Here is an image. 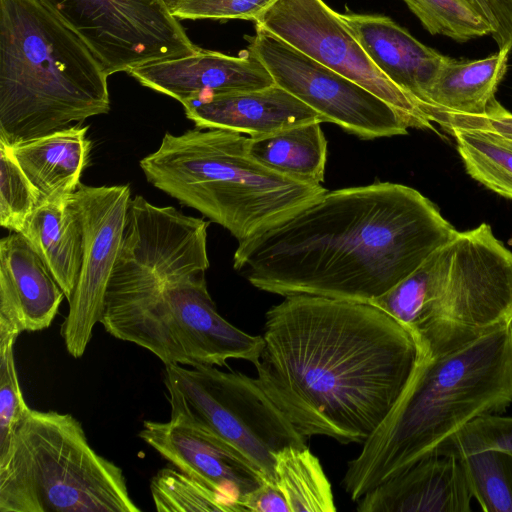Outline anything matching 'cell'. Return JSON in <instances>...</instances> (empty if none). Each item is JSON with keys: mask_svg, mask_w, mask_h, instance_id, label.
<instances>
[{"mask_svg": "<svg viewBox=\"0 0 512 512\" xmlns=\"http://www.w3.org/2000/svg\"><path fill=\"white\" fill-rule=\"evenodd\" d=\"M264 328L257 379L305 438L363 444L419 358L411 332L370 303L289 295L266 312Z\"/></svg>", "mask_w": 512, "mask_h": 512, "instance_id": "cell-1", "label": "cell"}, {"mask_svg": "<svg viewBox=\"0 0 512 512\" xmlns=\"http://www.w3.org/2000/svg\"><path fill=\"white\" fill-rule=\"evenodd\" d=\"M457 230L418 190L376 181L326 191L239 242L233 268L259 290L369 303Z\"/></svg>", "mask_w": 512, "mask_h": 512, "instance_id": "cell-2", "label": "cell"}, {"mask_svg": "<svg viewBox=\"0 0 512 512\" xmlns=\"http://www.w3.org/2000/svg\"><path fill=\"white\" fill-rule=\"evenodd\" d=\"M209 224L173 206L131 198L100 319L110 335L145 348L164 365L257 363L263 337L224 319L208 292Z\"/></svg>", "mask_w": 512, "mask_h": 512, "instance_id": "cell-3", "label": "cell"}, {"mask_svg": "<svg viewBox=\"0 0 512 512\" xmlns=\"http://www.w3.org/2000/svg\"><path fill=\"white\" fill-rule=\"evenodd\" d=\"M512 404V322L468 345L419 358L383 422L348 462L342 484L351 500L403 472L471 421Z\"/></svg>", "mask_w": 512, "mask_h": 512, "instance_id": "cell-4", "label": "cell"}, {"mask_svg": "<svg viewBox=\"0 0 512 512\" xmlns=\"http://www.w3.org/2000/svg\"><path fill=\"white\" fill-rule=\"evenodd\" d=\"M98 58L41 0H0V141L12 146L110 110Z\"/></svg>", "mask_w": 512, "mask_h": 512, "instance_id": "cell-5", "label": "cell"}, {"mask_svg": "<svg viewBox=\"0 0 512 512\" xmlns=\"http://www.w3.org/2000/svg\"><path fill=\"white\" fill-rule=\"evenodd\" d=\"M247 136L224 129L166 132L139 162L155 188L237 239H250L322 196L321 184L281 175L247 152Z\"/></svg>", "mask_w": 512, "mask_h": 512, "instance_id": "cell-6", "label": "cell"}, {"mask_svg": "<svg viewBox=\"0 0 512 512\" xmlns=\"http://www.w3.org/2000/svg\"><path fill=\"white\" fill-rule=\"evenodd\" d=\"M406 327L434 358L512 322V251L490 227L459 232L369 302Z\"/></svg>", "mask_w": 512, "mask_h": 512, "instance_id": "cell-7", "label": "cell"}, {"mask_svg": "<svg viewBox=\"0 0 512 512\" xmlns=\"http://www.w3.org/2000/svg\"><path fill=\"white\" fill-rule=\"evenodd\" d=\"M72 415L30 409L0 454V512H140Z\"/></svg>", "mask_w": 512, "mask_h": 512, "instance_id": "cell-8", "label": "cell"}, {"mask_svg": "<svg viewBox=\"0 0 512 512\" xmlns=\"http://www.w3.org/2000/svg\"><path fill=\"white\" fill-rule=\"evenodd\" d=\"M170 420L210 432L275 483V455L305 447L302 436L264 391L259 380L214 366L165 365Z\"/></svg>", "mask_w": 512, "mask_h": 512, "instance_id": "cell-9", "label": "cell"}, {"mask_svg": "<svg viewBox=\"0 0 512 512\" xmlns=\"http://www.w3.org/2000/svg\"><path fill=\"white\" fill-rule=\"evenodd\" d=\"M91 48L107 75L196 52L163 0H41Z\"/></svg>", "mask_w": 512, "mask_h": 512, "instance_id": "cell-10", "label": "cell"}, {"mask_svg": "<svg viewBox=\"0 0 512 512\" xmlns=\"http://www.w3.org/2000/svg\"><path fill=\"white\" fill-rule=\"evenodd\" d=\"M246 38L248 50L266 67L275 84L317 112L324 122L363 140L408 133L405 120L392 106L354 81L260 27Z\"/></svg>", "mask_w": 512, "mask_h": 512, "instance_id": "cell-11", "label": "cell"}, {"mask_svg": "<svg viewBox=\"0 0 512 512\" xmlns=\"http://www.w3.org/2000/svg\"><path fill=\"white\" fill-rule=\"evenodd\" d=\"M254 22L384 100L409 128L434 129L417 102L377 68L341 15L323 0H275Z\"/></svg>", "mask_w": 512, "mask_h": 512, "instance_id": "cell-12", "label": "cell"}, {"mask_svg": "<svg viewBox=\"0 0 512 512\" xmlns=\"http://www.w3.org/2000/svg\"><path fill=\"white\" fill-rule=\"evenodd\" d=\"M73 201L82 223L83 254L61 335L68 353L79 358L101 319L106 289L124 237L131 191L129 185L81 183Z\"/></svg>", "mask_w": 512, "mask_h": 512, "instance_id": "cell-13", "label": "cell"}, {"mask_svg": "<svg viewBox=\"0 0 512 512\" xmlns=\"http://www.w3.org/2000/svg\"><path fill=\"white\" fill-rule=\"evenodd\" d=\"M138 435L177 469L239 504L264 481L238 453L203 429L173 420L144 421Z\"/></svg>", "mask_w": 512, "mask_h": 512, "instance_id": "cell-14", "label": "cell"}, {"mask_svg": "<svg viewBox=\"0 0 512 512\" xmlns=\"http://www.w3.org/2000/svg\"><path fill=\"white\" fill-rule=\"evenodd\" d=\"M127 73L142 86L180 103L200 93L248 91L275 84L266 67L248 49L229 56L199 47L192 54L140 65Z\"/></svg>", "mask_w": 512, "mask_h": 512, "instance_id": "cell-15", "label": "cell"}, {"mask_svg": "<svg viewBox=\"0 0 512 512\" xmlns=\"http://www.w3.org/2000/svg\"><path fill=\"white\" fill-rule=\"evenodd\" d=\"M65 294L21 234L0 240V338L48 328Z\"/></svg>", "mask_w": 512, "mask_h": 512, "instance_id": "cell-16", "label": "cell"}, {"mask_svg": "<svg viewBox=\"0 0 512 512\" xmlns=\"http://www.w3.org/2000/svg\"><path fill=\"white\" fill-rule=\"evenodd\" d=\"M473 498L460 456L435 450L366 492L358 512H470Z\"/></svg>", "mask_w": 512, "mask_h": 512, "instance_id": "cell-17", "label": "cell"}, {"mask_svg": "<svg viewBox=\"0 0 512 512\" xmlns=\"http://www.w3.org/2000/svg\"><path fill=\"white\" fill-rule=\"evenodd\" d=\"M186 117L199 129H224L261 136L322 117L274 84L248 91L200 93L181 103Z\"/></svg>", "mask_w": 512, "mask_h": 512, "instance_id": "cell-18", "label": "cell"}, {"mask_svg": "<svg viewBox=\"0 0 512 512\" xmlns=\"http://www.w3.org/2000/svg\"><path fill=\"white\" fill-rule=\"evenodd\" d=\"M340 15L377 68L422 109L449 56L421 43L388 16Z\"/></svg>", "mask_w": 512, "mask_h": 512, "instance_id": "cell-19", "label": "cell"}, {"mask_svg": "<svg viewBox=\"0 0 512 512\" xmlns=\"http://www.w3.org/2000/svg\"><path fill=\"white\" fill-rule=\"evenodd\" d=\"M81 123L10 146L44 202L71 197L89 163L88 126Z\"/></svg>", "mask_w": 512, "mask_h": 512, "instance_id": "cell-20", "label": "cell"}, {"mask_svg": "<svg viewBox=\"0 0 512 512\" xmlns=\"http://www.w3.org/2000/svg\"><path fill=\"white\" fill-rule=\"evenodd\" d=\"M456 140L466 172L491 191L512 200V113L497 100L481 115H466Z\"/></svg>", "mask_w": 512, "mask_h": 512, "instance_id": "cell-21", "label": "cell"}, {"mask_svg": "<svg viewBox=\"0 0 512 512\" xmlns=\"http://www.w3.org/2000/svg\"><path fill=\"white\" fill-rule=\"evenodd\" d=\"M511 51L512 47H505L471 61L449 57L429 91L423 112L429 119L434 113L484 114L496 101L495 93L506 74Z\"/></svg>", "mask_w": 512, "mask_h": 512, "instance_id": "cell-22", "label": "cell"}, {"mask_svg": "<svg viewBox=\"0 0 512 512\" xmlns=\"http://www.w3.org/2000/svg\"><path fill=\"white\" fill-rule=\"evenodd\" d=\"M40 255L69 301L76 288L83 254V229L71 197L45 201L20 232Z\"/></svg>", "mask_w": 512, "mask_h": 512, "instance_id": "cell-23", "label": "cell"}, {"mask_svg": "<svg viewBox=\"0 0 512 512\" xmlns=\"http://www.w3.org/2000/svg\"><path fill=\"white\" fill-rule=\"evenodd\" d=\"M246 149L257 162L281 175L317 184L324 181L327 140L320 122L247 136Z\"/></svg>", "mask_w": 512, "mask_h": 512, "instance_id": "cell-24", "label": "cell"}, {"mask_svg": "<svg viewBox=\"0 0 512 512\" xmlns=\"http://www.w3.org/2000/svg\"><path fill=\"white\" fill-rule=\"evenodd\" d=\"M275 485L290 512L336 511L331 484L319 459L305 447H286L275 455Z\"/></svg>", "mask_w": 512, "mask_h": 512, "instance_id": "cell-25", "label": "cell"}, {"mask_svg": "<svg viewBox=\"0 0 512 512\" xmlns=\"http://www.w3.org/2000/svg\"><path fill=\"white\" fill-rule=\"evenodd\" d=\"M150 490L156 510L161 512H244L235 499L171 467L152 477Z\"/></svg>", "mask_w": 512, "mask_h": 512, "instance_id": "cell-26", "label": "cell"}, {"mask_svg": "<svg viewBox=\"0 0 512 512\" xmlns=\"http://www.w3.org/2000/svg\"><path fill=\"white\" fill-rule=\"evenodd\" d=\"M473 498L485 512H512V455L496 449L460 456Z\"/></svg>", "mask_w": 512, "mask_h": 512, "instance_id": "cell-27", "label": "cell"}, {"mask_svg": "<svg viewBox=\"0 0 512 512\" xmlns=\"http://www.w3.org/2000/svg\"><path fill=\"white\" fill-rule=\"evenodd\" d=\"M432 35L465 42L491 35L489 24L461 0H403Z\"/></svg>", "mask_w": 512, "mask_h": 512, "instance_id": "cell-28", "label": "cell"}, {"mask_svg": "<svg viewBox=\"0 0 512 512\" xmlns=\"http://www.w3.org/2000/svg\"><path fill=\"white\" fill-rule=\"evenodd\" d=\"M44 202L25 175L10 146L0 141V225L20 233L33 212Z\"/></svg>", "mask_w": 512, "mask_h": 512, "instance_id": "cell-29", "label": "cell"}, {"mask_svg": "<svg viewBox=\"0 0 512 512\" xmlns=\"http://www.w3.org/2000/svg\"><path fill=\"white\" fill-rule=\"evenodd\" d=\"M17 338H0V454L3 453L16 429L30 411L18 379L14 358Z\"/></svg>", "mask_w": 512, "mask_h": 512, "instance_id": "cell-30", "label": "cell"}, {"mask_svg": "<svg viewBox=\"0 0 512 512\" xmlns=\"http://www.w3.org/2000/svg\"><path fill=\"white\" fill-rule=\"evenodd\" d=\"M488 449L512 455V416L479 417L451 436L438 450L462 456Z\"/></svg>", "mask_w": 512, "mask_h": 512, "instance_id": "cell-31", "label": "cell"}, {"mask_svg": "<svg viewBox=\"0 0 512 512\" xmlns=\"http://www.w3.org/2000/svg\"><path fill=\"white\" fill-rule=\"evenodd\" d=\"M176 19H245L255 18L275 0H163Z\"/></svg>", "mask_w": 512, "mask_h": 512, "instance_id": "cell-32", "label": "cell"}, {"mask_svg": "<svg viewBox=\"0 0 512 512\" xmlns=\"http://www.w3.org/2000/svg\"><path fill=\"white\" fill-rule=\"evenodd\" d=\"M491 27L499 49L512 47V0H461Z\"/></svg>", "mask_w": 512, "mask_h": 512, "instance_id": "cell-33", "label": "cell"}, {"mask_svg": "<svg viewBox=\"0 0 512 512\" xmlns=\"http://www.w3.org/2000/svg\"><path fill=\"white\" fill-rule=\"evenodd\" d=\"M239 502L244 512H290L286 499L275 483L265 480L242 496Z\"/></svg>", "mask_w": 512, "mask_h": 512, "instance_id": "cell-34", "label": "cell"}]
</instances>
